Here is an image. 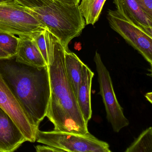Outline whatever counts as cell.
<instances>
[{"instance_id": "7402d4cb", "label": "cell", "mask_w": 152, "mask_h": 152, "mask_svg": "<svg viewBox=\"0 0 152 152\" xmlns=\"http://www.w3.org/2000/svg\"><path fill=\"white\" fill-rule=\"evenodd\" d=\"M65 3L70 4H79L80 0H57Z\"/></svg>"}, {"instance_id": "8fae6325", "label": "cell", "mask_w": 152, "mask_h": 152, "mask_svg": "<svg viewBox=\"0 0 152 152\" xmlns=\"http://www.w3.org/2000/svg\"><path fill=\"white\" fill-rule=\"evenodd\" d=\"M17 62L32 67L41 68L46 64L35 42L31 36L18 37V44L15 57Z\"/></svg>"}, {"instance_id": "d4e9b609", "label": "cell", "mask_w": 152, "mask_h": 152, "mask_svg": "<svg viewBox=\"0 0 152 152\" xmlns=\"http://www.w3.org/2000/svg\"><path fill=\"white\" fill-rule=\"evenodd\" d=\"M109 152H112L111 151H110Z\"/></svg>"}, {"instance_id": "9a60e30c", "label": "cell", "mask_w": 152, "mask_h": 152, "mask_svg": "<svg viewBox=\"0 0 152 152\" xmlns=\"http://www.w3.org/2000/svg\"><path fill=\"white\" fill-rule=\"evenodd\" d=\"M125 152H152V128L144 130Z\"/></svg>"}, {"instance_id": "5bb4252c", "label": "cell", "mask_w": 152, "mask_h": 152, "mask_svg": "<svg viewBox=\"0 0 152 152\" xmlns=\"http://www.w3.org/2000/svg\"><path fill=\"white\" fill-rule=\"evenodd\" d=\"M106 0H82L79 10L86 25H93L99 19Z\"/></svg>"}, {"instance_id": "8992f818", "label": "cell", "mask_w": 152, "mask_h": 152, "mask_svg": "<svg viewBox=\"0 0 152 152\" xmlns=\"http://www.w3.org/2000/svg\"><path fill=\"white\" fill-rule=\"evenodd\" d=\"M44 26L16 2L0 3V31L13 35L31 36Z\"/></svg>"}, {"instance_id": "30bf717a", "label": "cell", "mask_w": 152, "mask_h": 152, "mask_svg": "<svg viewBox=\"0 0 152 152\" xmlns=\"http://www.w3.org/2000/svg\"><path fill=\"white\" fill-rule=\"evenodd\" d=\"M116 10L125 19L152 37V18L147 15L136 0H114Z\"/></svg>"}, {"instance_id": "6da1fadb", "label": "cell", "mask_w": 152, "mask_h": 152, "mask_svg": "<svg viewBox=\"0 0 152 152\" xmlns=\"http://www.w3.org/2000/svg\"><path fill=\"white\" fill-rule=\"evenodd\" d=\"M45 38L51 89L46 117L53 124L55 131L79 134L89 133L88 125L84 120L66 73L65 49L46 29H45Z\"/></svg>"}, {"instance_id": "3957f363", "label": "cell", "mask_w": 152, "mask_h": 152, "mask_svg": "<svg viewBox=\"0 0 152 152\" xmlns=\"http://www.w3.org/2000/svg\"><path fill=\"white\" fill-rule=\"evenodd\" d=\"M26 9L59 40L65 50H68L69 43L79 36L85 27L79 4H70L51 0L43 7Z\"/></svg>"}, {"instance_id": "4fadbf2b", "label": "cell", "mask_w": 152, "mask_h": 152, "mask_svg": "<svg viewBox=\"0 0 152 152\" xmlns=\"http://www.w3.org/2000/svg\"><path fill=\"white\" fill-rule=\"evenodd\" d=\"M64 60L66 73L76 98L81 82L83 66L84 63L74 53L65 50Z\"/></svg>"}, {"instance_id": "52a82bcc", "label": "cell", "mask_w": 152, "mask_h": 152, "mask_svg": "<svg viewBox=\"0 0 152 152\" xmlns=\"http://www.w3.org/2000/svg\"><path fill=\"white\" fill-rule=\"evenodd\" d=\"M107 18L112 29L152 65V37L127 20L117 10H109Z\"/></svg>"}, {"instance_id": "7a4b0ae2", "label": "cell", "mask_w": 152, "mask_h": 152, "mask_svg": "<svg viewBox=\"0 0 152 152\" xmlns=\"http://www.w3.org/2000/svg\"><path fill=\"white\" fill-rule=\"evenodd\" d=\"M0 74L32 124L39 129L40 123L46 117L51 95L47 66L32 67L17 62L13 58L0 60Z\"/></svg>"}, {"instance_id": "d6986e66", "label": "cell", "mask_w": 152, "mask_h": 152, "mask_svg": "<svg viewBox=\"0 0 152 152\" xmlns=\"http://www.w3.org/2000/svg\"><path fill=\"white\" fill-rule=\"evenodd\" d=\"M145 12L152 18V0H136Z\"/></svg>"}, {"instance_id": "ba28073f", "label": "cell", "mask_w": 152, "mask_h": 152, "mask_svg": "<svg viewBox=\"0 0 152 152\" xmlns=\"http://www.w3.org/2000/svg\"><path fill=\"white\" fill-rule=\"evenodd\" d=\"M0 107L13 121L27 142H36V135L38 129L32 124L23 106L5 83L1 74Z\"/></svg>"}, {"instance_id": "ffe728a7", "label": "cell", "mask_w": 152, "mask_h": 152, "mask_svg": "<svg viewBox=\"0 0 152 152\" xmlns=\"http://www.w3.org/2000/svg\"><path fill=\"white\" fill-rule=\"evenodd\" d=\"M36 152H66L60 149L50 146L38 145L36 146Z\"/></svg>"}, {"instance_id": "9c48e42d", "label": "cell", "mask_w": 152, "mask_h": 152, "mask_svg": "<svg viewBox=\"0 0 152 152\" xmlns=\"http://www.w3.org/2000/svg\"><path fill=\"white\" fill-rule=\"evenodd\" d=\"M27 142L18 128L0 107V152H13Z\"/></svg>"}, {"instance_id": "cb8c5ba5", "label": "cell", "mask_w": 152, "mask_h": 152, "mask_svg": "<svg viewBox=\"0 0 152 152\" xmlns=\"http://www.w3.org/2000/svg\"><path fill=\"white\" fill-rule=\"evenodd\" d=\"M14 1L15 0H0V3L9 2H12Z\"/></svg>"}, {"instance_id": "277c9868", "label": "cell", "mask_w": 152, "mask_h": 152, "mask_svg": "<svg viewBox=\"0 0 152 152\" xmlns=\"http://www.w3.org/2000/svg\"><path fill=\"white\" fill-rule=\"evenodd\" d=\"M36 141L66 152H109V145L90 133L74 134L37 130Z\"/></svg>"}, {"instance_id": "2e32d148", "label": "cell", "mask_w": 152, "mask_h": 152, "mask_svg": "<svg viewBox=\"0 0 152 152\" xmlns=\"http://www.w3.org/2000/svg\"><path fill=\"white\" fill-rule=\"evenodd\" d=\"M18 44V37L0 31V48L10 55L15 58Z\"/></svg>"}, {"instance_id": "e0dca14e", "label": "cell", "mask_w": 152, "mask_h": 152, "mask_svg": "<svg viewBox=\"0 0 152 152\" xmlns=\"http://www.w3.org/2000/svg\"><path fill=\"white\" fill-rule=\"evenodd\" d=\"M45 29L34 33V34L31 35V36L35 42L42 56H43L45 61L46 64H47L48 58H47L46 43L45 38Z\"/></svg>"}, {"instance_id": "44dd1931", "label": "cell", "mask_w": 152, "mask_h": 152, "mask_svg": "<svg viewBox=\"0 0 152 152\" xmlns=\"http://www.w3.org/2000/svg\"><path fill=\"white\" fill-rule=\"evenodd\" d=\"M11 58H12L10 55L0 48V60H9Z\"/></svg>"}, {"instance_id": "ac0fdd59", "label": "cell", "mask_w": 152, "mask_h": 152, "mask_svg": "<svg viewBox=\"0 0 152 152\" xmlns=\"http://www.w3.org/2000/svg\"><path fill=\"white\" fill-rule=\"evenodd\" d=\"M15 1L23 7L33 9L45 6L51 0H15Z\"/></svg>"}, {"instance_id": "603a6c76", "label": "cell", "mask_w": 152, "mask_h": 152, "mask_svg": "<svg viewBox=\"0 0 152 152\" xmlns=\"http://www.w3.org/2000/svg\"><path fill=\"white\" fill-rule=\"evenodd\" d=\"M145 97H146V99L148 100V101L150 102L151 103H152V93L151 92H150V93H147V94H146L145 95Z\"/></svg>"}, {"instance_id": "7c38bea8", "label": "cell", "mask_w": 152, "mask_h": 152, "mask_svg": "<svg viewBox=\"0 0 152 152\" xmlns=\"http://www.w3.org/2000/svg\"><path fill=\"white\" fill-rule=\"evenodd\" d=\"M94 75L93 72L84 64L82 69V79L79 87L76 100L84 120L87 125L92 117L91 88Z\"/></svg>"}, {"instance_id": "5b68a950", "label": "cell", "mask_w": 152, "mask_h": 152, "mask_svg": "<svg viewBox=\"0 0 152 152\" xmlns=\"http://www.w3.org/2000/svg\"><path fill=\"white\" fill-rule=\"evenodd\" d=\"M100 86L99 94L102 98L106 113V118L113 131L119 132L128 126L129 122L118 102L114 92L110 74L103 62L100 53L96 51L94 57Z\"/></svg>"}]
</instances>
